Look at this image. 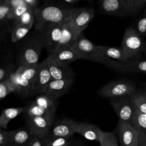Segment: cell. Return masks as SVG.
<instances>
[{
	"instance_id": "34",
	"label": "cell",
	"mask_w": 146,
	"mask_h": 146,
	"mask_svg": "<svg viewBox=\"0 0 146 146\" xmlns=\"http://www.w3.org/2000/svg\"><path fill=\"white\" fill-rule=\"evenodd\" d=\"M11 10V7L5 0L0 1V23L1 25L5 24L8 19V17Z\"/></svg>"
},
{
	"instance_id": "40",
	"label": "cell",
	"mask_w": 146,
	"mask_h": 146,
	"mask_svg": "<svg viewBox=\"0 0 146 146\" xmlns=\"http://www.w3.org/2000/svg\"><path fill=\"white\" fill-rule=\"evenodd\" d=\"M129 1L140 10H141L146 5V0H129Z\"/></svg>"
},
{
	"instance_id": "35",
	"label": "cell",
	"mask_w": 146,
	"mask_h": 146,
	"mask_svg": "<svg viewBox=\"0 0 146 146\" xmlns=\"http://www.w3.org/2000/svg\"><path fill=\"white\" fill-rule=\"evenodd\" d=\"M12 92H14V90L7 79L0 81V99L1 100Z\"/></svg>"
},
{
	"instance_id": "42",
	"label": "cell",
	"mask_w": 146,
	"mask_h": 146,
	"mask_svg": "<svg viewBox=\"0 0 146 146\" xmlns=\"http://www.w3.org/2000/svg\"><path fill=\"white\" fill-rule=\"evenodd\" d=\"M63 1L68 3H70V4H74V3H76L77 2H78L80 0H63Z\"/></svg>"
},
{
	"instance_id": "18",
	"label": "cell",
	"mask_w": 146,
	"mask_h": 146,
	"mask_svg": "<svg viewBox=\"0 0 146 146\" xmlns=\"http://www.w3.org/2000/svg\"><path fill=\"white\" fill-rule=\"evenodd\" d=\"M103 131L98 126L91 123H77L75 133L80 134L89 141H99Z\"/></svg>"
},
{
	"instance_id": "9",
	"label": "cell",
	"mask_w": 146,
	"mask_h": 146,
	"mask_svg": "<svg viewBox=\"0 0 146 146\" xmlns=\"http://www.w3.org/2000/svg\"><path fill=\"white\" fill-rule=\"evenodd\" d=\"M110 103L117 116L119 121L131 124L135 106L130 100L129 96L110 99Z\"/></svg>"
},
{
	"instance_id": "14",
	"label": "cell",
	"mask_w": 146,
	"mask_h": 146,
	"mask_svg": "<svg viewBox=\"0 0 146 146\" xmlns=\"http://www.w3.org/2000/svg\"><path fill=\"white\" fill-rule=\"evenodd\" d=\"M117 133L122 146H139L137 132L131 124L119 121Z\"/></svg>"
},
{
	"instance_id": "11",
	"label": "cell",
	"mask_w": 146,
	"mask_h": 146,
	"mask_svg": "<svg viewBox=\"0 0 146 146\" xmlns=\"http://www.w3.org/2000/svg\"><path fill=\"white\" fill-rule=\"evenodd\" d=\"M52 80L46 60L39 63V68L33 83L31 95L43 94Z\"/></svg>"
},
{
	"instance_id": "31",
	"label": "cell",
	"mask_w": 146,
	"mask_h": 146,
	"mask_svg": "<svg viewBox=\"0 0 146 146\" xmlns=\"http://www.w3.org/2000/svg\"><path fill=\"white\" fill-rule=\"evenodd\" d=\"M99 142L100 146H118L116 136L111 132L103 131Z\"/></svg>"
},
{
	"instance_id": "32",
	"label": "cell",
	"mask_w": 146,
	"mask_h": 146,
	"mask_svg": "<svg viewBox=\"0 0 146 146\" xmlns=\"http://www.w3.org/2000/svg\"><path fill=\"white\" fill-rule=\"evenodd\" d=\"M31 9L32 8L30 7L27 4L18 6L14 8H11V10L8 17L9 21H15V19L19 18L21 15H22L25 13H26Z\"/></svg>"
},
{
	"instance_id": "26",
	"label": "cell",
	"mask_w": 146,
	"mask_h": 146,
	"mask_svg": "<svg viewBox=\"0 0 146 146\" xmlns=\"http://www.w3.org/2000/svg\"><path fill=\"white\" fill-rule=\"evenodd\" d=\"M56 100L43 94L38 95L35 97L34 102L47 110L55 112L57 106Z\"/></svg>"
},
{
	"instance_id": "27",
	"label": "cell",
	"mask_w": 146,
	"mask_h": 146,
	"mask_svg": "<svg viewBox=\"0 0 146 146\" xmlns=\"http://www.w3.org/2000/svg\"><path fill=\"white\" fill-rule=\"evenodd\" d=\"M132 104L141 112L146 115V96L143 91L136 90L129 96Z\"/></svg>"
},
{
	"instance_id": "39",
	"label": "cell",
	"mask_w": 146,
	"mask_h": 146,
	"mask_svg": "<svg viewBox=\"0 0 146 146\" xmlns=\"http://www.w3.org/2000/svg\"><path fill=\"white\" fill-rule=\"evenodd\" d=\"M29 146H45L42 139L34 136Z\"/></svg>"
},
{
	"instance_id": "12",
	"label": "cell",
	"mask_w": 146,
	"mask_h": 146,
	"mask_svg": "<svg viewBox=\"0 0 146 146\" xmlns=\"http://www.w3.org/2000/svg\"><path fill=\"white\" fill-rule=\"evenodd\" d=\"M63 25L64 23L53 24L40 32L43 38L45 48L49 54L56 50L62 36Z\"/></svg>"
},
{
	"instance_id": "16",
	"label": "cell",
	"mask_w": 146,
	"mask_h": 146,
	"mask_svg": "<svg viewBox=\"0 0 146 146\" xmlns=\"http://www.w3.org/2000/svg\"><path fill=\"white\" fill-rule=\"evenodd\" d=\"M94 17V11L91 8H77L70 21L76 31L80 34L88 26Z\"/></svg>"
},
{
	"instance_id": "2",
	"label": "cell",
	"mask_w": 146,
	"mask_h": 146,
	"mask_svg": "<svg viewBox=\"0 0 146 146\" xmlns=\"http://www.w3.org/2000/svg\"><path fill=\"white\" fill-rule=\"evenodd\" d=\"M39 63L19 66L6 79L13 86L14 92L23 96L31 95V90Z\"/></svg>"
},
{
	"instance_id": "28",
	"label": "cell",
	"mask_w": 146,
	"mask_h": 146,
	"mask_svg": "<svg viewBox=\"0 0 146 146\" xmlns=\"http://www.w3.org/2000/svg\"><path fill=\"white\" fill-rule=\"evenodd\" d=\"M71 137H55L48 135L42 139L45 146H72Z\"/></svg>"
},
{
	"instance_id": "24",
	"label": "cell",
	"mask_w": 146,
	"mask_h": 146,
	"mask_svg": "<svg viewBox=\"0 0 146 146\" xmlns=\"http://www.w3.org/2000/svg\"><path fill=\"white\" fill-rule=\"evenodd\" d=\"M26 107H10L3 110L0 115V128L6 129L10 120L22 113H25Z\"/></svg>"
},
{
	"instance_id": "29",
	"label": "cell",
	"mask_w": 146,
	"mask_h": 146,
	"mask_svg": "<svg viewBox=\"0 0 146 146\" xmlns=\"http://www.w3.org/2000/svg\"><path fill=\"white\" fill-rule=\"evenodd\" d=\"M33 26L18 25L12 27L11 33V40L12 42L16 43L23 39L30 31Z\"/></svg>"
},
{
	"instance_id": "4",
	"label": "cell",
	"mask_w": 146,
	"mask_h": 146,
	"mask_svg": "<svg viewBox=\"0 0 146 146\" xmlns=\"http://www.w3.org/2000/svg\"><path fill=\"white\" fill-rule=\"evenodd\" d=\"M80 59L88 60L105 65L109 58L103 56L99 51L98 45L91 42L82 34L71 46Z\"/></svg>"
},
{
	"instance_id": "30",
	"label": "cell",
	"mask_w": 146,
	"mask_h": 146,
	"mask_svg": "<svg viewBox=\"0 0 146 146\" xmlns=\"http://www.w3.org/2000/svg\"><path fill=\"white\" fill-rule=\"evenodd\" d=\"M35 22V18L34 11L33 9H31L26 13H25L19 18L14 21L13 27L18 25L33 26Z\"/></svg>"
},
{
	"instance_id": "15",
	"label": "cell",
	"mask_w": 146,
	"mask_h": 146,
	"mask_svg": "<svg viewBox=\"0 0 146 146\" xmlns=\"http://www.w3.org/2000/svg\"><path fill=\"white\" fill-rule=\"evenodd\" d=\"M46 61L52 79L74 78L75 73L69 65L56 62L49 55L46 59Z\"/></svg>"
},
{
	"instance_id": "17",
	"label": "cell",
	"mask_w": 146,
	"mask_h": 146,
	"mask_svg": "<svg viewBox=\"0 0 146 146\" xmlns=\"http://www.w3.org/2000/svg\"><path fill=\"white\" fill-rule=\"evenodd\" d=\"M76 124L77 122L72 119H62L52 124L49 135L55 137H71L75 133Z\"/></svg>"
},
{
	"instance_id": "44",
	"label": "cell",
	"mask_w": 146,
	"mask_h": 146,
	"mask_svg": "<svg viewBox=\"0 0 146 146\" xmlns=\"http://www.w3.org/2000/svg\"><path fill=\"white\" fill-rule=\"evenodd\" d=\"M143 92H144V94H145V96H146V89H145V90H144Z\"/></svg>"
},
{
	"instance_id": "33",
	"label": "cell",
	"mask_w": 146,
	"mask_h": 146,
	"mask_svg": "<svg viewBox=\"0 0 146 146\" xmlns=\"http://www.w3.org/2000/svg\"><path fill=\"white\" fill-rule=\"evenodd\" d=\"M134 29L142 37L146 35V9L137 19Z\"/></svg>"
},
{
	"instance_id": "41",
	"label": "cell",
	"mask_w": 146,
	"mask_h": 146,
	"mask_svg": "<svg viewBox=\"0 0 146 146\" xmlns=\"http://www.w3.org/2000/svg\"><path fill=\"white\" fill-rule=\"evenodd\" d=\"M25 3L33 9L36 8L39 3V0H23Z\"/></svg>"
},
{
	"instance_id": "8",
	"label": "cell",
	"mask_w": 146,
	"mask_h": 146,
	"mask_svg": "<svg viewBox=\"0 0 146 146\" xmlns=\"http://www.w3.org/2000/svg\"><path fill=\"white\" fill-rule=\"evenodd\" d=\"M108 68L121 72H137L146 74V59L137 58L125 61H117L108 59L104 65Z\"/></svg>"
},
{
	"instance_id": "36",
	"label": "cell",
	"mask_w": 146,
	"mask_h": 146,
	"mask_svg": "<svg viewBox=\"0 0 146 146\" xmlns=\"http://www.w3.org/2000/svg\"><path fill=\"white\" fill-rule=\"evenodd\" d=\"M14 71V67L12 66H2L0 69V81L7 79L9 76Z\"/></svg>"
},
{
	"instance_id": "20",
	"label": "cell",
	"mask_w": 146,
	"mask_h": 146,
	"mask_svg": "<svg viewBox=\"0 0 146 146\" xmlns=\"http://www.w3.org/2000/svg\"><path fill=\"white\" fill-rule=\"evenodd\" d=\"M80 35L74 27L71 21L64 23L62 29L61 38L55 50L71 47Z\"/></svg>"
},
{
	"instance_id": "13",
	"label": "cell",
	"mask_w": 146,
	"mask_h": 146,
	"mask_svg": "<svg viewBox=\"0 0 146 146\" xmlns=\"http://www.w3.org/2000/svg\"><path fill=\"white\" fill-rule=\"evenodd\" d=\"M74 78L52 79L49 83L44 94L57 99L66 94L74 84Z\"/></svg>"
},
{
	"instance_id": "38",
	"label": "cell",
	"mask_w": 146,
	"mask_h": 146,
	"mask_svg": "<svg viewBox=\"0 0 146 146\" xmlns=\"http://www.w3.org/2000/svg\"><path fill=\"white\" fill-rule=\"evenodd\" d=\"M5 1L11 7V8H14L18 6L26 4L23 0H5Z\"/></svg>"
},
{
	"instance_id": "10",
	"label": "cell",
	"mask_w": 146,
	"mask_h": 146,
	"mask_svg": "<svg viewBox=\"0 0 146 146\" xmlns=\"http://www.w3.org/2000/svg\"><path fill=\"white\" fill-rule=\"evenodd\" d=\"M28 129L31 133L41 139L47 136L53 124L54 118L35 116L26 117Z\"/></svg>"
},
{
	"instance_id": "7",
	"label": "cell",
	"mask_w": 146,
	"mask_h": 146,
	"mask_svg": "<svg viewBox=\"0 0 146 146\" xmlns=\"http://www.w3.org/2000/svg\"><path fill=\"white\" fill-rule=\"evenodd\" d=\"M136 88L132 82L125 80H116L108 83L102 87L99 95L104 98H115L129 96L133 93Z\"/></svg>"
},
{
	"instance_id": "5",
	"label": "cell",
	"mask_w": 146,
	"mask_h": 146,
	"mask_svg": "<svg viewBox=\"0 0 146 146\" xmlns=\"http://www.w3.org/2000/svg\"><path fill=\"white\" fill-rule=\"evenodd\" d=\"M99 6L102 13L120 18L133 15L140 10L129 0H100Z\"/></svg>"
},
{
	"instance_id": "19",
	"label": "cell",
	"mask_w": 146,
	"mask_h": 146,
	"mask_svg": "<svg viewBox=\"0 0 146 146\" xmlns=\"http://www.w3.org/2000/svg\"><path fill=\"white\" fill-rule=\"evenodd\" d=\"M131 125L137 132L139 146H146V115L141 112L135 106Z\"/></svg>"
},
{
	"instance_id": "25",
	"label": "cell",
	"mask_w": 146,
	"mask_h": 146,
	"mask_svg": "<svg viewBox=\"0 0 146 146\" xmlns=\"http://www.w3.org/2000/svg\"><path fill=\"white\" fill-rule=\"evenodd\" d=\"M26 107V110L25 113L27 117H35V116H42L47 117L51 118H54L55 112L47 110L35 104L34 102Z\"/></svg>"
},
{
	"instance_id": "1",
	"label": "cell",
	"mask_w": 146,
	"mask_h": 146,
	"mask_svg": "<svg viewBox=\"0 0 146 146\" xmlns=\"http://www.w3.org/2000/svg\"><path fill=\"white\" fill-rule=\"evenodd\" d=\"M77 8L57 5H45L35 9V29L41 32L47 26L64 23L71 20Z\"/></svg>"
},
{
	"instance_id": "6",
	"label": "cell",
	"mask_w": 146,
	"mask_h": 146,
	"mask_svg": "<svg viewBox=\"0 0 146 146\" xmlns=\"http://www.w3.org/2000/svg\"><path fill=\"white\" fill-rule=\"evenodd\" d=\"M144 47L142 36L132 27H127L124 33L121 48L129 59L136 56Z\"/></svg>"
},
{
	"instance_id": "22",
	"label": "cell",
	"mask_w": 146,
	"mask_h": 146,
	"mask_svg": "<svg viewBox=\"0 0 146 146\" xmlns=\"http://www.w3.org/2000/svg\"><path fill=\"white\" fill-rule=\"evenodd\" d=\"M49 55L56 62L65 65H69L74 61L80 59L72 47L56 50Z\"/></svg>"
},
{
	"instance_id": "37",
	"label": "cell",
	"mask_w": 146,
	"mask_h": 146,
	"mask_svg": "<svg viewBox=\"0 0 146 146\" xmlns=\"http://www.w3.org/2000/svg\"><path fill=\"white\" fill-rule=\"evenodd\" d=\"M10 136V131H5L0 128V146H7Z\"/></svg>"
},
{
	"instance_id": "23",
	"label": "cell",
	"mask_w": 146,
	"mask_h": 146,
	"mask_svg": "<svg viewBox=\"0 0 146 146\" xmlns=\"http://www.w3.org/2000/svg\"><path fill=\"white\" fill-rule=\"evenodd\" d=\"M98 49L100 54L107 58L117 61H125L129 59L121 48L98 45Z\"/></svg>"
},
{
	"instance_id": "3",
	"label": "cell",
	"mask_w": 146,
	"mask_h": 146,
	"mask_svg": "<svg viewBox=\"0 0 146 146\" xmlns=\"http://www.w3.org/2000/svg\"><path fill=\"white\" fill-rule=\"evenodd\" d=\"M43 48H45L42 33L38 31L37 35L29 41L19 51L17 56L18 66L38 63Z\"/></svg>"
},
{
	"instance_id": "43",
	"label": "cell",
	"mask_w": 146,
	"mask_h": 146,
	"mask_svg": "<svg viewBox=\"0 0 146 146\" xmlns=\"http://www.w3.org/2000/svg\"><path fill=\"white\" fill-rule=\"evenodd\" d=\"M144 52H145V54L146 55V42L144 43Z\"/></svg>"
},
{
	"instance_id": "21",
	"label": "cell",
	"mask_w": 146,
	"mask_h": 146,
	"mask_svg": "<svg viewBox=\"0 0 146 146\" xmlns=\"http://www.w3.org/2000/svg\"><path fill=\"white\" fill-rule=\"evenodd\" d=\"M33 137L28 128L11 130L7 146H29Z\"/></svg>"
}]
</instances>
